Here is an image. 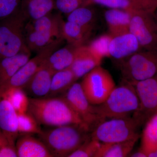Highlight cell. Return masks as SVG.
Returning <instances> with one entry per match:
<instances>
[{
	"label": "cell",
	"mask_w": 157,
	"mask_h": 157,
	"mask_svg": "<svg viewBox=\"0 0 157 157\" xmlns=\"http://www.w3.org/2000/svg\"><path fill=\"white\" fill-rule=\"evenodd\" d=\"M28 111L40 124L58 127L78 124L90 127L71 107L64 97L29 98Z\"/></svg>",
	"instance_id": "cell-1"
},
{
	"label": "cell",
	"mask_w": 157,
	"mask_h": 157,
	"mask_svg": "<svg viewBox=\"0 0 157 157\" xmlns=\"http://www.w3.org/2000/svg\"><path fill=\"white\" fill-rule=\"evenodd\" d=\"M89 128L78 124H68L42 131L39 134L53 157H69L90 138Z\"/></svg>",
	"instance_id": "cell-2"
},
{
	"label": "cell",
	"mask_w": 157,
	"mask_h": 157,
	"mask_svg": "<svg viewBox=\"0 0 157 157\" xmlns=\"http://www.w3.org/2000/svg\"><path fill=\"white\" fill-rule=\"evenodd\" d=\"M95 107L102 122L108 119L132 116L139 109V101L134 86L123 80L102 104Z\"/></svg>",
	"instance_id": "cell-3"
},
{
	"label": "cell",
	"mask_w": 157,
	"mask_h": 157,
	"mask_svg": "<svg viewBox=\"0 0 157 157\" xmlns=\"http://www.w3.org/2000/svg\"><path fill=\"white\" fill-rule=\"evenodd\" d=\"M28 21L22 11L0 20L1 59L31 52L26 43L25 36Z\"/></svg>",
	"instance_id": "cell-4"
},
{
	"label": "cell",
	"mask_w": 157,
	"mask_h": 157,
	"mask_svg": "<svg viewBox=\"0 0 157 157\" xmlns=\"http://www.w3.org/2000/svg\"><path fill=\"white\" fill-rule=\"evenodd\" d=\"M140 125L133 116L108 119L93 129L90 137L101 143L121 142L140 135L138 129Z\"/></svg>",
	"instance_id": "cell-5"
},
{
	"label": "cell",
	"mask_w": 157,
	"mask_h": 157,
	"mask_svg": "<svg viewBox=\"0 0 157 157\" xmlns=\"http://www.w3.org/2000/svg\"><path fill=\"white\" fill-rule=\"evenodd\" d=\"M123 80L131 84L157 74V48L141 51L120 61Z\"/></svg>",
	"instance_id": "cell-6"
},
{
	"label": "cell",
	"mask_w": 157,
	"mask_h": 157,
	"mask_svg": "<svg viewBox=\"0 0 157 157\" xmlns=\"http://www.w3.org/2000/svg\"><path fill=\"white\" fill-rule=\"evenodd\" d=\"M82 78L80 82L82 89L90 103L94 105L102 104L116 86L109 71L101 65Z\"/></svg>",
	"instance_id": "cell-7"
},
{
	"label": "cell",
	"mask_w": 157,
	"mask_h": 157,
	"mask_svg": "<svg viewBox=\"0 0 157 157\" xmlns=\"http://www.w3.org/2000/svg\"><path fill=\"white\" fill-rule=\"evenodd\" d=\"M131 14L129 32L137 38L142 48L145 50L157 48V23L155 14L132 10Z\"/></svg>",
	"instance_id": "cell-8"
},
{
	"label": "cell",
	"mask_w": 157,
	"mask_h": 157,
	"mask_svg": "<svg viewBox=\"0 0 157 157\" xmlns=\"http://www.w3.org/2000/svg\"><path fill=\"white\" fill-rule=\"evenodd\" d=\"M63 42L52 44L37 53L36 55L25 64L14 76L0 88V98L8 90L14 88L23 89L31 78L52 52L60 48Z\"/></svg>",
	"instance_id": "cell-9"
},
{
	"label": "cell",
	"mask_w": 157,
	"mask_h": 157,
	"mask_svg": "<svg viewBox=\"0 0 157 157\" xmlns=\"http://www.w3.org/2000/svg\"><path fill=\"white\" fill-rule=\"evenodd\" d=\"M132 84L139 101V109L132 116L141 125L157 110V74Z\"/></svg>",
	"instance_id": "cell-10"
},
{
	"label": "cell",
	"mask_w": 157,
	"mask_h": 157,
	"mask_svg": "<svg viewBox=\"0 0 157 157\" xmlns=\"http://www.w3.org/2000/svg\"><path fill=\"white\" fill-rule=\"evenodd\" d=\"M63 97L74 111L90 127V131L101 122L96 113L95 105L91 104L88 100L80 83H73Z\"/></svg>",
	"instance_id": "cell-11"
},
{
	"label": "cell",
	"mask_w": 157,
	"mask_h": 157,
	"mask_svg": "<svg viewBox=\"0 0 157 157\" xmlns=\"http://www.w3.org/2000/svg\"><path fill=\"white\" fill-rule=\"evenodd\" d=\"M142 49L137 38L129 32L112 37L109 45V57L120 61Z\"/></svg>",
	"instance_id": "cell-12"
},
{
	"label": "cell",
	"mask_w": 157,
	"mask_h": 157,
	"mask_svg": "<svg viewBox=\"0 0 157 157\" xmlns=\"http://www.w3.org/2000/svg\"><path fill=\"white\" fill-rule=\"evenodd\" d=\"M18 125L17 111L7 98H0V130L14 144L19 134Z\"/></svg>",
	"instance_id": "cell-13"
},
{
	"label": "cell",
	"mask_w": 157,
	"mask_h": 157,
	"mask_svg": "<svg viewBox=\"0 0 157 157\" xmlns=\"http://www.w3.org/2000/svg\"><path fill=\"white\" fill-rule=\"evenodd\" d=\"M102 60L92 51L88 45L78 47L74 61L70 67L76 81L94 68L100 66Z\"/></svg>",
	"instance_id": "cell-14"
},
{
	"label": "cell",
	"mask_w": 157,
	"mask_h": 157,
	"mask_svg": "<svg viewBox=\"0 0 157 157\" xmlns=\"http://www.w3.org/2000/svg\"><path fill=\"white\" fill-rule=\"evenodd\" d=\"M25 36L29 49L37 53L52 44L63 42L64 40L61 33L35 31L31 28L27 22L25 29Z\"/></svg>",
	"instance_id": "cell-15"
},
{
	"label": "cell",
	"mask_w": 157,
	"mask_h": 157,
	"mask_svg": "<svg viewBox=\"0 0 157 157\" xmlns=\"http://www.w3.org/2000/svg\"><path fill=\"white\" fill-rule=\"evenodd\" d=\"M54 72L45 63L39 68L24 88L33 98H43L48 96Z\"/></svg>",
	"instance_id": "cell-16"
},
{
	"label": "cell",
	"mask_w": 157,
	"mask_h": 157,
	"mask_svg": "<svg viewBox=\"0 0 157 157\" xmlns=\"http://www.w3.org/2000/svg\"><path fill=\"white\" fill-rule=\"evenodd\" d=\"M17 157H53L45 144L31 135H23L16 144Z\"/></svg>",
	"instance_id": "cell-17"
},
{
	"label": "cell",
	"mask_w": 157,
	"mask_h": 157,
	"mask_svg": "<svg viewBox=\"0 0 157 157\" xmlns=\"http://www.w3.org/2000/svg\"><path fill=\"white\" fill-rule=\"evenodd\" d=\"M104 17L109 35L112 37L129 32L131 14L129 11L120 9H109L105 12Z\"/></svg>",
	"instance_id": "cell-18"
},
{
	"label": "cell",
	"mask_w": 157,
	"mask_h": 157,
	"mask_svg": "<svg viewBox=\"0 0 157 157\" xmlns=\"http://www.w3.org/2000/svg\"><path fill=\"white\" fill-rule=\"evenodd\" d=\"M78 47L68 44L59 48L49 56L45 63L54 73L70 68L74 61Z\"/></svg>",
	"instance_id": "cell-19"
},
{
	"label": "cell",
	"mask_w": 157,
	"mask_h": 157,
	"mask_svg": "<svg viewBox=\"0 0 157 157\" xmlns=\"http://www.w3.org/2000/svg\"><path fill=\"white\" fill-rule=\"evenodd\" d=\"M31 52L0 59V88L6 84L30 59Z\"/></svg>",
	"instance_id": "cell-20"
},
{
	"label": "cell",
	"mask_w": 157,
	"mask_h": 157,
	"mask_svg": "<svg viewBox=\"0 0 157 157\" xmlns=\"http://www.w3.org/2000/svg\"><path fill=\"white\" fill-rule=\"evenodd\" d=\"M21 10L28 21L38 19L52 12L55 0H21Z\"/></svg>",
	"instance_id": "cell-21"
},
{
	"label": "cell",
	"mask_w": 157,
	"mask_h": 157,
	"mask_svg": "<svg viewBox=\"0 0 157 157\" xmlns=\"http://www.w3.org/2000/svg\"><path fill=\"white\" fill-rule=\"evenodd\" d=\"M140 137L138 135L132 139L116 143H101L97 157H128Z\"/></svg>",
	"instance_id": "cell-22"
},
{
	"label": "cell",
	"mask_w": 157,
	"mask_h": 157,
	"mask_svg": "<svg viewBox=\"0 0 157 157\" xmlns=\"http://www.w3.org/2000/svg\"><path fill=\"white\" fill-rule=\"evenodd\" d=\"M63 39L68 44L79 47L86 45L91 35L75 23L64 21L62 25Z\"/></svg>",
	"instance_id": "cell-23"
},
{
	"label": "cell",
	"mask_w": 157,
	"mask_h": 157,
	"mask_svg": "<svg viewBox=\"0 0 157 157\" xmlns=\"http://www.w3.org/2000/svg\"><path fill=\"white\" fill-rule=\"evenodd\" d=\"M67 21L78 25L91 35L95 26L94 12L88 6L80 7L72 11L67 15Z\"/></svg>",
	"instance_id": "cell-24"
},
{
	"label": "cell",
	"mask_w": 157,
	"mask_h": 157,
	"mask_svg": "<svg viewBox=\"0 0 157 157\" xmlns=\"http://www.w3.org/2000/svg\"><path fill=\"white\" fill-rule=\"evenodd\" d=\"M140 148L147 155L157 148V110L145 123L141 135Z\"/></svg>",
	"instance_id": "cell-25"
},
{
	"label": "cell",
	"mask_w": 157,
	"mask_h": 157,
	"mask_svg": "<svg viewBox=\"0 0 157 157\" xmlns=\"http://www.w3.org/2000/svg\"><path fill=\"white\" fill-rule=\"evenodd\" d=\"M76 80L70 68L58 71L54 73L52 79L48 96H55L66 93Z\"/></svg>",
	"instance_id": "cell-26"
},
{
	"label": "cell",
	"mask_w": 157,
	"mask_h": 157,
	"mask_svg": "<svg viewBox=\"0 0 157 157\" xmlns=\"http://www.w3.org/2000/svg\"><path fill=\"white\" fill-rule=\"evenodd\" d=\"M2 97L7 98L10 101L17 113H24L28 111L29 100L23 89H10L4 94Z\"/></svg>",
	"instance_id": "cell-27"
},
{
	"label": "cell",
	"mask_w": 157,
	"mask_h": 157,
	"mask_svg": "<svg viewBox=\"0 0 157 157\" xmlns=\"http://www.w3.org/2000/svg\"><path fill=\"white\" fill-rule=\"evenodd\" d=\"M18 115V130L19 134L39 135L42 132L40 124L29 113H17Z\"/></svg>",
	"instance_id": "cell-28"
},
{
	"label": "cell",
	"mask_w": 157,
	"mask_h": 157,
	"mask_svg": "<svg viewBox=\"0 0 157 157\" xmlns=\"http://www.w3.org/2000/svg\"><path fill=\"white\" fill-rule=\"evenodd\" d=\"M101 143L90 138L69 157H97Z\"/></svg>",
	"instance_id": "cell-29"
},
{
	"label": "cell",
	"mask_w": 157,
	"mask_h": 157,
	"mask_svg": "<svg viewBox=\"0 0 157 157\" xmlns=\"http://www.w3.org/2000/svg\"><path fill=\"white\" fill-rule=\"evenodd\" d=\"M112 38L109 34L103 35L93 40L88 45L94 53L101 59L109 57V45Z\"/></svg>",
	"instance_id": "cell-30"
},
{
	"label": "cell",
	"mask_w": 157,
	"mask_h": 157,
	"mask_svg": "<svg viewBox=\"0 0 157 157\" xmlns=\"http://www.w3.org/2000/svg\"><path fill=\"white\" fill-rule=\"evenodd\" d=\"M89 6V0H55V9L67 15L80 7Z\"/></svg>",
	"instance_id": "cell-31"
},
{
	"label": "cell",
	"mask_w": 157,
	"mask_h": 157,
	"mask_svg": "<svg viewBox=\"0 0 157 157\" xmlns=\"http://www.w3.org/2000/svg\"><path fill=\"white\" fill-rule=\"evenodd\" d=\"M21 11V0H0V20Z\"/></svg>",
	"instance_id": "cell-32"
},
{
	"label": "cell",
	"mask_w": 157,
	"mask_h": 157,
	"mask_svg": "<svg viewBox=\"0 0 157 157\" xmlns=\"http://www.w3.org/2000/svg\"><path fill=\"white\" fill-rule=\"evenodd\" d=\"M97 4L109 9H120L129 11L135 10L134 3L131 0H89L90 5Z\"/></svg>",
	"instance_id": "cell-33"
},
{
	"label": "cell",
	"mask_w": 157,
	"mask_h": 157,
	"mask_svg": "<svg viewBox=\"0 0 157 157\" xmlns=\"http://www.w3.org/2000/svg\"><path fill=\"white\" fill-rule=\"evenodd\" d=\"M16 157L15 144L11 143L0 130V157Z\"/></svg>",
	"instance_id": "cell-34"
},
{
	"label": "cell",
	"mask_w": 157,
	"mask_h": 157,
	"mask_svg": "<svg viewBox=\"0 0 157 157\" xmlns=\"http://www.w3.org/2000/svg\"><path fill=\"white\" fill-rule=\"evenodd\" d=\"M131 157H148V155L146 152L144 151L142 149H138L135 151H132L129 155L128 156Z\"/></svg>",
	"instance_id": "cell-35"
},
{
	"label": "cell",
	"mask_w": 157,
	"mask_h": 157,
	"mask_svg": "<svg viewBox=\"0 0 157 157\" xmlns=\"http://www.w3.org/2000/svg\"><path fill=\"white\" fill-rule=\"evenodd\" d=\"M148 157H157V148L150 152Z\"/></svg>",
	"instance_id": "cell-36"
},
{
	"label": "cell",
	"mask_w": 157,
	"mask_h": 157,
	"mask_svg": "<svg viewBox=\"0 0 157 157\" xmlns=\"http://www.w3.org/2000/svg\"><path fill=\"white\" fill-rule=\"evenodd\" d=\"M155 17L156 20V22L157 23V9L156 11H155Z\"/></svg>",
	"instance_id": "cell-37"
},
{
	"label": "cell",
	"mask_w": 157,
	"mask_h": 157,
	"mask_svg": "<svg viewBox=\"0 0 157 157\" xmlns=\"http://www.w3.org/2000/svg\"><path fill=\"white\" fill-rule=\"evenodd\" d=\"M0 59H1V58H0Z\"/></svg>",
	"instance_id": "cell-38"
}]
</instances>
